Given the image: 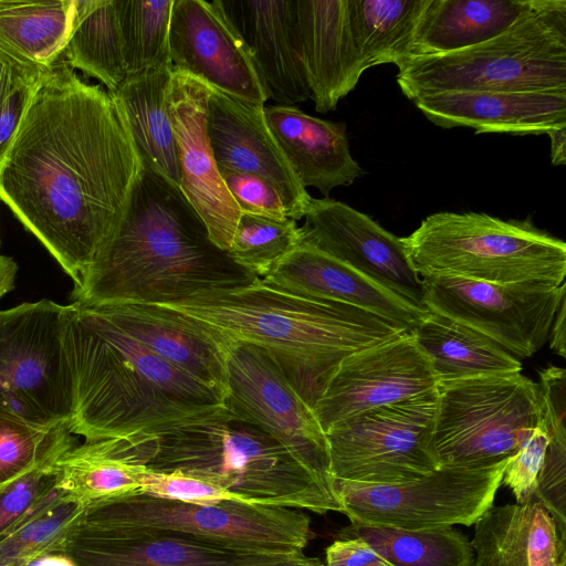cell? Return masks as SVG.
Returning a JSON list of instances; mask_svg holds the SVG:
<instances>
[{"label":"cell","instance_id":"4316f807","mask_svg":"<svg viewBox=\"0 0 566 566\" xmlns=\"http://www.w3.org/2000/svg\"><path fill=\"white\" fill-rule=\"evenodd\" d=\"M266 124L301 185L324 198L365 172L353 158L345 123L311 116L296 106L264 107Z\"/></svg>","mask_w":566,"mask_h":566},{"label":"cell","instance_id":"cb8c5ba5","mask_svg":"<svg viewBox=\"0 0 566 566\" xmlns=\"http://www.w3.org/2000/svg\"><path fill=\"white\" fill-rule=\"evenodd\" d=\"M264 283L301 296L345 303L389 319L409 333L427 317L419 307L342 261L304 243Z\"/></svg>","mask_w":566,"mask_h":566},{"label":"cell","instance_id":"f35d334b","mask_svg":"<svg viewBox=\"0 0 566 566\" xmlns=\"http://www.w3.org/2000/svg\"><path fill=\"white\" fill-rule=\"evenodd\" d=\"M73 446L67 424L39 426L0 410V488Z\"/></svg>","mask_w":566,"mask_h":566},{"label":"cell","instance_id":"ab89813d","mask_svg":"<svg viewBox=\"0 0 566 566\" xmlns=\"http://www.w3.org/2000/svg\"><path fill=\"white\" fill-rule=\"evenodd\" d=\"M296 221L241 213L229 256L259 279L271 274L300 244Z\"/></svg>","mask_w":566,"mask_h":566},{"label":"cell","instance_id":"c3c4849f","mask_svg":"<svg viewBox=\"0 0 566 566\" xmlns=\"http://www.w3.org/2000/svg\"><path fill=\"white\" fill-rule=\"evenodd\" d=\"M565 316H566V298L562 301L558 311L555 315V318L553 321L551 332H549V347L551 349L560 356L562 358H565L566 356V347H565V332H566V323H565Z\"/></svg>","mask_w":566,"mask_h":566},{"label":"cell","instance_id":"83f0119b","mask_svg":"<svg viewBox=\"0 0 566 566\" xmlns=\"http://www.w3.org/2000/svg\"><path fill=\"white\" fill-rule=\"evenodd\" d=\"M565 539L538 502L492 506L475 522L472 566H565Z\"/></svg>","mask_w":566,"mask_h":566},{"label":"cell","instance_id":"f6af8a7d","mask_svg":"<svg viewBox=\"0 0 566 566\" xmlns=\"http://www.w3.org/2000/svg\"><path fill=\"white\" fill-rule=\"evenodd\" d=\"M42 72L19 81L0 104V169L36 90Z\"/></svg>","mask_w":566,"mask_h":566},{"label":"cell","instance_id":"8fae6325","mask_svg":"<svg viewBox=\"0 0 566 566\" xmlns=\"http://www.w3.org/2000/svg\"><path fill=\"white\" fill-rule=\"evenodd\" d=\"M436 407L437 391H432L333 426L325 432L333 480L392 484L437 470L432 448Z\"/></svg>","mask_w":566,"mask_h":566},{"label":"cell","instance_id":"bcb514c9","mask_svg":"<svg viewBox=\"0 0 566 566\" xmlns=\"http://www.w3.org/2000/svg\"><path fill=\"white\" fill-rule=\"evenodd\" d=\"M325 566H392L360 538H338L325 551Z\"/></svg>","mask_w":566,"mask_h":566},{"label":"cell","instance_id":"4fadbf2b","mask_svg":"<svg viewBox=\"0 0 566 566\" xmlns=\"http://www.w3.org/2000/svg\"><path fill=\"white\" fill-rule=\"evenodd\" d=\"M422 304L431 313L461 323L521 358L548 340L566 284L546 287L494 284L457 276L423 277Z\"/></svg>","mask_w":566,"mask_h":566},{"label":"cell","instance_id":"7a4b0ae2","mask_svg":"<svg viewBox=\"0 0 566 566\" xmlns=\"http://www.w3.org/2000/svg\"><path fill=\"white\" fill-rule=\"evenodd\" d=\"M256 279L211 241L180 188L143 163L122 218L72 298L87 305L167 304Z\"/></svg>","mask_w":566,"mask_h":566},{"label":"cell","instance_id":"e575fe53","mask_svg":"<svg viewBox=\"0 0 566 566\" xmlns=\"http://www.w3.org/2000/svg\"><path fill=\"white\" fill-rule=\"evenodd\" d=\"M61 59L115 92L126 80L115 0H77V20Z\"/></svg>","mask_w":566,"mask_h":566},{"label":"cell","instance_id":"d6986e66","mask_svg":"<svg viewBox=\"0 0 566 566\" xmlns=\"http://www.w3.org/2000/svg\"><path fill=\"white\" fill-rule=\"evenodd\" d=\"M63 553L76 566H262L293 556L239 551L171 533L106 527L81 516Z\"/></svg>","mask_w":566,"mask_h":566},{"label":"cell","instance_id":"7dc6e473","mask_svg":"<svg viewBox=\"0 0 566 566\" xmlns=\"http://www.w3.org/2000/svg\"><path fill=\"white\" fill-rule=\"evenodd\" d=\"M42 71L44 70H30L20 66L0 54V104L19 81Z\"/></svg>","mask_w":566,"mask_h":566},{"label":"cell","instance_id":"6da1fadb","mask_svg":"<svg viewBox=\"0 0 566 566\" xmlns=\"http://www.w3.org/2000/svg\"><path fill=\"white\" fill-rule=\"evenodd\" d=\"M143 163L108 91L45 69L0 169L2 200L77 285Z\"/></svg>","mask_w":566,"mask_h":566},{"label":"cell","instance_id":"4dcf8cb0","mask_svg":"<svg viewBox=\"0 0 566 566\" xmlns=\"http://www.w3.org/2000/svg\"><path fill=\"white\" fill-rule=\"evenodd\" d=\"M411 335L439 384L522 371L521 361L501 345L442 315L430 312Z\"/></svg>","mask_w":566,"mask_h":566},{"label":"cell","instance_id":"d6a6232c","mask_svg":"<svg viewBox=\"0 0 566 566\" xmlns=\"http://www.w3.org/2000/svg\"><path fill=\"white\" fill-rule=\"evenodd\" d=\"M428 0H347L349 28L364 70L398 69L410 57L419 19Z\"/></svg>","mask_w":566,"mask_h":566},{"label":"cell","instance_id":"816d5d0a","mask_svg":"<svg viewBox=\"0 0 566 566\" xmlns=\"http://www.w3.org/2000/svg\"><path fill=\"white\" fill-rule=\"evenodd\" d=\"M25 566H76L64 553H50L42 555Z\"/></svg>","mask_w":566,"mask_h":566},{"label":"cell","instance_id":"ffe728a7","mask_svg":"<svg viewBox=\"0 0 566 566\" xmlns=\"http://www.w3.org/2000/svg\"><path fill=\"white\" fill-rule=\"evenodd\" d=\"M207 129L219 171L233 170L264 178L281 196L287 218L294 221L304 218L312 197L271 133L264 105L210 87Z\"/></svg>","mask_w":566,"mask_h":566},{"label":"cell","instance_id":"30bf717a","mask_svg":"<svg viewBox=\"0 0 566 566\" xmlns=\"http://www.w3.org/2000/svg\"><path fill=\"white\" fill-rule=\"evenodd\" d=\"M64 306L43 298L0 311L1 411L39 426H71L75 390Z\"/></svg>","mask_w":566,"mask_h":566},{"label":"cell","instance_id":"8992f818","mask_svg":"<svg viewBox=\"0 0 566 566\" xmlns=\"http://www.w3.org/2000/svg\"><path fill=\"white\" fill-rule=\"evenodd\" d=\"M410 101L447 91H566V0H536L507 30L461 51L407 60Z\"/></svg>","mask_w":566,"mask_h":566},{"label":"cell","instance_id":"9c48e42d","mask_svg":"<svg viewBox=\"0 0 566 566\" xmlns=\"http://www.w3.org/2000/svg\"><path fill=\"white\" fill-rule=\"evenodd\" d=\"M81 517L249 552L301 554L312 538L311 517L302 510L240 502L193 504L139 493L87 504Z\"/></svg>","mask_w":566,"mask_h":566},{"label":"cell","instance_id":"e0dca14e","mask_svg":"<svg viewBox=\"0 0 566 566\" xmlns=\"http://www.w3.org/2000/svg\"><path fill=\"white\" fill-rule=\"evenodd\" d=\"M210 87L172 70L167 106L179 166V188L207 227L211 241L228 251L241 211L230 196L214 160L207 129Z\"/></svg>","mask_w":566,"mask_h":566},{"label":"cell","instance_id":"f1b7e54d","mask_svg":"<svg viewBox=\"0 0 566 566\" xmlns=\"http://www.w3.org/2000/svg\"><path fill=\"white\" fill-rule=\"evenodd\" d=\"M535 1L428 0L415 30L409 59L443 55L491 40L507 30Z\"/></svg>","mask_w":566,"mask_h":566},{"label":"cell","instance_id":"d4e9b609","mask_svg":"<svg viewBox=\"0 0 566 566\" xmlns=\"http://www.w3.org/2000/svg\"><path fill=\"white\" fill-rule=\"evenodd\" d=\"M302 62L315 111L327 113L365 72L349 28L347 0H295Z\"/></svg>","mask_w":566,"mask_h":566},{"label":"cell","instance_id":"5b68a950","mask_svg":"<svg viewBox=\"0 0 566 566\" xmlns=\"http://www.w3.org/2000/svg\"><path fill=\"white\" fill-rule=\"evenodd\" d=\"M402 240L421 279L457 276L546 287L565 284L566 243L538 229L530 219L437 212Z\"/></svg>","mask_w":566,"mask_h":566},{"label":"cell","instance_id":"d590c367","mask_svg":"<svg viewBox=\"0 0 566 566\" xmlns=\"http://www.w3.org/2000/svg\"><path fill=\"white\" fill-rule=\"evenodd\" d=\"M73 312L107 340L144 379L164 392L193 405H223L220 396L124 332L97 305L70 304Z\"/></svg>","mask_w":566,"mask_h":566},{"label":"cell","instance_id":"603a6c76","mask_svg":"<svg viewBox=\"0 0 566 566\" xmlns=\"http://www.w3.org/2000/svg\"><path fill=\"white\" fill-rule=\"evenodd\" d=\"M411 101L443 128L513 135H547L566 128V91H447Z\"/></svg>","mask_w":566,"mask_h":566},{"label":"cell","instance_id":"ac0fdd59","mask_svg":"<svg viewBox=\"0 0 566 566\" xmlns=\"http://www.w3.org/2000/svg\"><path fill=\"white\" fill-rule=\"evenodd\" d=\"M169 52L174 69L229 96L264 105L266 96L250 52L220 0H174Z\"/></svg>","mask_w":566,"mask_h":566},{"label":"cell","instance_id":"836d02e7","mask_svg":"<svg viewBox=\"0 0 566 566\" xmlns=\"http://www.w3.org/2000/svg\"><path fill=\"white\" fill-rule=\"evenodd\" d=\"M338 538H360L392 566H472L467 536L453 526L406 530L350 522Z\"/></svg>","mask_w":566,"mask_h":566},{"label":"cell","instance_id":"484cf974","mask_svg":"<svg viewBox=\"0 0 566 566\" xmlns=\"http://www.w3.org/2000/svg\"><path fill=\"white\" fill-rule=\"evenodd\" d=\"M159 436L135 432L73 446L56 461V489L85 506L139 494Z\"/></svg>","mask_w":566,"mask_h":566},{"label":"cell","instance_id":"60d3db41","mask_svg":"<svg viewBox=\"0 0 566 566\" xmlns=\"http://www.w3.org/2000/svg\"><path fill=\"white\" fill-rule=\"evenodd\" d=\"M566 405L546 402L541 406V421L549 433V443L532 502L544 505L566 537Z\"/></svg>","mask_w":566,"mask_h":566},{"label":"cell","instance_id":"1f68e13d","mask_svg":"<svg viewBox=\"0 0 566 566\" xmlns=\"http://www.w3.org/2000/svg\"><path fill=\"white\" fill-rule=\"evenodd\" d=\"M77 20V0H0V54L30 70L62 55Z\"/></svg>","mask_w":566,"mask_h":566},{"label":"cell","instance_id":"44dd1931","mask_svg":"<svg viewBox=\"0 0 566 566\" xmlns=\"http://www.w3.org/2000/svg\"><path fill=\"white\" fill-rule=\"evenodd\" d=\"M116 325L224 399L230 338L160 304L97 305Z\"/></svg>","mask_w":566,"mask_h":566},{"label":"cell","instance_id":"681fc988","mask_svg":"<svg viewBox=\"0 0 566 566\" xmlns=\"http://www.w3.org/2000/svg\"><path fill=\"white\" fill-rule=\"evenodd\" d=\"M551 139L552 164L559 166L566 164V128L555 129L547 134Z\"/></svg>","mask_w":566,"mask_h":566},{"label":"cell","instance_id":"7bdbcfd3","mask_svg":"<svg viewBox=\"0 0 566 566\" xmlns=\"http://www.w3.org/2000/svg\"><path fill=\"white\" fill-rule=\"evenodd\" d=\"M548 443V430L539 419L532 436L505 464L502 482L511 489L518 504L533 501Z\"/></svg>","mask_w":566,"mask_h":566},{"label":"cell","instance_id":"8d00e7d4","mask_svg":"<svg viewBox=\"0 0 566 566\" xmlns=\"http://www.w3.org/2000/svg\"><path fill=\"white\" fill-rule=\"evenodd\" d=\"M85 505L55 489L0 537V566H25L50 553H63Z\"/></svg>","mask_w":566,"mask_h":566},{"label":"cell","instance_id":"ee69618b","mask_svg":"<svg viewBox=\"0 0 566 566\" xmlns=\"http://www.w3.org/2000/svg\"><path fill=\"white\" fill-rule=\"evenodd\" d=\"M220 175L241 213L287 218L281 196L264 178L233 170H220Z\"/></svg>","mask_w":566,"mask_h":566},{"label":"cell","instance_id":"5bb4252c","mask_svg":"<svg viewBox=\"0 0 566 566\" xmlns=\"http://www.w3.org/2000/svg\"><path fill=\"white\" fill-rule=\"evenodd\" d=\"M223 405L280 442L333 488L326 433L264 349L248 343L232 345Z\"/></svg>","mask_w":566,"mask_h":566},{"label":"cell","instance_id":"f5cc1de1","mask_svg":"<svg viewBox=\"0 0 566 566\" xmlns=\"http://www.w3.org/2000/svg\"><path fill=\"white\" fill-rule=\"evenodd\" d=\"M262 566H325L318 558L305 556L304 553Z\"/></svg>","mask_w":566,"mask_h":566},{"label":"cell","instance_id":"7c38bea8","mask_svg":"<svg viewBox=\"0 0 566 566\" xmlns=\"http://www.w3.org/2000/svg\"><path fill=\"white\" fill-rule=\"evenodd\" d=\"M507 462L483 469L439 467L401 483L369 484L333 480L350 522L406 530L470 526L493 506Z\"/></svg>","mask_w":566,"mask_h":566},{"label":"cell","instance_id":"277c9868","mask_svg":"<svg viewBox=\"0 0 566 566\" xmlns=\"http://www.w3.org/2000/svg\"><path fill=\"white\" fill-rule=\"evenodd\" d=\"M147 468L207 481L242 503L340 512L334 489L252 422L229 411L159 436Z\"/></svg>","mask_w":566,"mask_h":566},{"label":"cell","instance_id":"f546056e","mask_svg":"<svg viewBox=\"0 0 566 566\" xmlns=\"http://www.w3.org/2000/svg\"><path fill=\"white\" fill-rule=\"evenodd\" d=\"M172 64L127 77L108 92L144 164L179 187L175 133L167 106Z\"/></svg>","mask_w":566,"mask_h":566},{"label":"cell","instance_id":"ba28073f","mask_svg":"<svg viewBox=\"0 0 566 566\" xmlns=\"http://www.w3.org/2000/svg\"><path fill=\"white\" fill-rule=\"evenodd\" d=\"M539 419L538 384L521 373L440 382L432 432L438 464L483 469L507 462Z\"/></svg>","mask_w":566,"mask_h":566},{"label":"cell","instance_id":"b9f144b4","mask_svg":"<svg viewBox=\"0 0 566 566\" xmlns=\"http://www.w3.org/2000/svg\"><path fill=\"white\" fill-rule=\"evenodd\" d=\"M57 460L40 464L0 488V537L56 489Z\"/></svg>","mask_w":566,"mask_h":566},{"label":"cell","instance_id":"74e56055","mask_svg":"<svg viewBox=\"0 0 566 566\" xmlns=\"http://www.w3.org/2000/svg\"><path fill=\"white\" fill-rule=\"evenodd\" d=\"M172 4L174 0L115 1L127 77L171 64L169 30Z\"/></svg>","mask_w":566,"mask_h":566},{"label":"cell","instance_id":"52a82bcc","mask_svg":"<svg viewBox=\"0 0 566 566\" xmlns=\"http://www.w3.org/2000/svg\"><path fill=\"white\" fill-rule=\"evenodd\" d=\"M64 345L75 390L70 431L86 441L135 432L161 436L224 408L188 403L148 382L70 304L64 306Z\"/></svg>","mask_w":566,"mask_h":566},{"label":"cell","instance_id":"f907efd6","mask_svg":"<svg viewBox=\"0 0 566 566\" xmlns=\"http://www.w3.org/2000/svg\"><path fill=\"white\" fill-rule=\"evenodd\" d=\"M18 264L13 259L0 254V298L13 287Z\"/></svg>","mask_w":566,"mask_h":566},{"label":"cell","instance_id":"7402d4cb","mask_svg":"<svg viewBox=\"0 0 566 566\" xmlns=\"http://www.w3.org/2000/svg\"><path fill=\"white\" fill-rule=\"evenodd\" d=\"M220 4L250 52L266 99L283 106L310 99L295 0H220Z\"/></svg>","mask_w":566,"mask_h":566},{"label":"cell","instance_id":"3957f363","mask_svg":"<svg viewBox=\"0 0 566 566\" xmlns=\"http://www.w3.org/2000/svg\"><path fill=\"white\" fill-rule=\"evenodd\" d=\"M160 305L213 327L234 343L264 349L312 409L345 358L409 333L368 311L293 294L261 279Z\"/></svg>","mask_w":566,"mask_h":566},{"label":"cell","instance_id":"2e32d148","mask_svg":"<svg viewBox=\"0 0 566 566\" xmlns=\"http://www.w3.org/2000/svg\"><path fill=\"white\" fill-rule=\"evenodd\" d=\"M300 229V243L313 247L399 296L422 304V280L413 270L402 238L367 214L331 198H312ZM427 310V308H426Z\"/></svg>","mask_w":566,"mask_h":566},{"label":"cell","instance_id":"9a60e30c","mask_svg":"<svg viewBox=\"0 0 566 566\" xmlns=\"http://www.w3.org/2000/svg\"><path fill=\"white\" fill-rule=\"evenodd\" d=\"M438 379L411 333L345 358L313 411L326 432L359 412L437 391Z\"/></svg>","mask_w":566,"mask_h":566}]
</instances>
